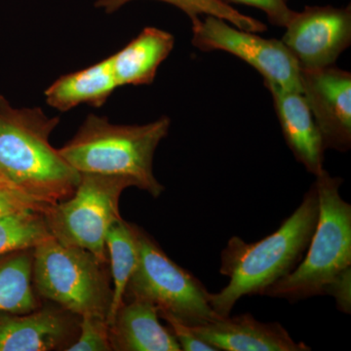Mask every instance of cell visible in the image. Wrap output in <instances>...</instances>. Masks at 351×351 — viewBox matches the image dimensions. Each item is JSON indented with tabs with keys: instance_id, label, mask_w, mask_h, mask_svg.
Returning <instances> with one entry per match:
<instances>
[{
	"instance_id": "obj_2",
	"label": "cell",
	"mask_w": 351,
	"mask_h": 351,
	"mask_svg": "<svg viewBox=\"0 0 351 351\" xmlns=\"http://www.w3.org/2000/svg\"><path fill=\"white\" fill-rule=\"evenodd\" d=\"M319 214L314 184L301 205L269 237L247 243L240 237L228 240L221 252L219 272L230 282L219 293H209L210 306L219 316H228L245 295H263L265 291L295 269L311 237Z\"/></svg>"
},
{
	"instance_id": "obj_23",
	"label": "cell",
	"mask_w": 351,
	"mask_h": 351,
	"mask_svg": "<svg viewBox=\"0 0 351 351\" xmlns=\"http://www.w3.org/2000/svg\"><path fill=\"white\" fill-rule=\"evenodd\" d=\"M159 317L162 318L169 324L170 330L174 335L178 343L184 351H218L214 346L203 341L193 332L191 325L182 322L171 314L158 313Z\"/></svg>"
},
{
	"instance_id": "obj_5",
	"label": "cell",
	"mask_w": 351,
	"mask_h": 351,
	"mask_svg": "<svg viewBox=\"0 0 351 351\" xmlns=\"http://www.w3.org/2000/svg\"><path fill=\"white\" fill-rule=\"evenodd\" d=\"M108 263L54 237L34 249L32 283L38 294L77 317L107 320L112 304Z\"/></svg>"
},
{
	"instance_id": "obj_11",
	"label": "cell",
	"mask_w": 351,
	"mask_h": 351,
	"mask_svg": "<svg viewBox=\"0 0 351 351\" xmlns=\"http://www.w3.org/2000/svg\"><path fill=\"white\" fill-rule=\"evenodd\" d=\"M77 318L59 306L0 313V351L66 350L75 341Z\"/></svg>"
},
{
	"instance_id": "obj_12",
	"label": "cell",
	"mask_w": 351,
	"mask_h": 351,
	"mask_svg": "<svg viewBox=\"0 0 351 351\" xmlns=\"http://www.w3.org/2000/svg\"><path fill=\"white\" fill-rule=\"evenodd\" d=\"M191 328L218 351L311 350L302 341H295L280 323L261 322L249 313L219 316Z\"/></svg>"
},
{
	"instance_id": "obj_17",
	"label": "cell",
	"mask_w": 351,
	"mask_h": 351,
	"mask_svg": "<svg viewBox=\"0 0 351 351\" xmlns=\"http://www.w3.org/2000/svg\"><path fill=\"white\" fill-rule=\"evenodd\" d=\"M112 298L107 322L110 325L122 304L127 284L130 280L138 263V243L135 225L120 218L108 228L106 235Z\"/></svg>"
},
{
	"instance_id": "obj_6",
	"label": "cell",
	"mask_w": 351,
	"mask_h": 351,
	"mask_svg": "<svg viewBox=\"0 0 351 351\" xmlns=\"http://www.w3.org/2000/svg\"><path fill=\"white\" fill-rule=\"evenodd\" d=\"M138 263L130 277L124 302L141 300L158 313L171 314L191 326L219 317L209 302V293L188 270L171 260L159 245L135 225Z\"/></svg>"
},
{
	"instance_id": "obj_19",
	"label": "cell",
	"mask_w": 351,
	"mask_h": 351,
	"mask_svg": "<svg viewBox=\"0 0 351 351\" xmlns=\"http://www.w3.org/2000/svg\"><path fill=\"white\" fill-rule=\"evenodd\" d=\"M51 237L43 211L25 209L0 217V257L34 249Z\"/></svg>"
},
{
	"instance_id": "obj_4",
	"label": "cell",
	"mask_w": 351,
	"mask_h": 351,
	"mask_svg": "<svg viewBox=\"0 0 351 351\" xmlns=\"http://www.w3.org/2000/svg\"><path fill=\"white\" fill-rule=\"evenodd\" d=\"M170 125L167 117L144 125H117L90 114L59 152L80 174L128 178L134 186L157 198L164 186L154 176V154Z\"/></svg>"
},
{
	"instance_id": "obj_25",
	"label": "cell",
	"mask_w": 351,
	"mask_h": 351,
	"mask_svg": "<svg viewBox=\"0 0 351 351\" xmlns=\"http://www.w3.org/2000/svg\"><path fill=\"white\" fill-rule=\"evenodd\" d=\"M0 184H2V186H5L7 188H9L10 189H12V191H16L15 189L12 188V186H11L10 184H9V182L7 181L5 178H4V176L0 173ZM16 193H18V191H16Z\"/></svg>"
},
{
	"instance_id": "obj_1",
	"label": "cell",
	"mask_w": 351,
	"mask_h": 351,
	"mask_svg": "<svg viewBox=\"0 0 351 351\" xmlns=\"http://www.w3.org/2000/svg\"><path fill=\"white\" fill-rule=\"evenodd\" d=\"M343 180L326 170L316 176L319 214L306 258L265 295L291 302L331 295L339 311L351 308V206L339 193Z\"/></svg>"
},
{
	"instance_id": "obj_13",
	"label": "cell",
	"mask_w": 351,
	"mask_h": 351,
	"mask_svg": "<svg viewBox=\"0 0 351 351\" xmlns=\"http://www.w3.org/2000/svg\"><path fill=\"white\" fill-rule=\"evenodd\" d=\"M265 87L274 99L286 144L307 172L316 177L324 170L326 149L304 95L274 85Z\"/></svg>"
},
{
	"instance_id": "obj_16",
	"label": "cell",
	"mask_w": 351,
	"mask_h": 351,
	"mask_svg": "<svg viewBox=\"0 0 351 351\" xmlns=\"http://www.w3.org/2000/svg\"><path fill=\"white\" fill-rule=\"evenodd\" d=\"M110 57L82 71L62 76L45 91L46 103L62 112L86 104L101 107L117 88Z\"/></svg>"
},
{
	"instance_id": "obj_21",
	"label": "cell",
	"mask_w": 351,
	"mask_h": 351,
	"mask_svg": "<svg viewBox=\"0 0 351 351\" xmlns=\"http://www.w3.org/2000/svg\"><path fill=\"white\" fill-rule=\"evenodd\" d=\"M80 336L66 351H110V326L98 317L80 318Z\"/></svg>"
},
{
	"instance_id": "obj_3",
	"label": "cell",
	"mask_w": 351,
	"mask_h": 351,
	"mask_svg": "<svg viewBox=\"0 0 351 351\" xmlns=\"http://www.w3.org/2000/svg\"><path fill=\"white\" fill-rule=\"evenodd\" d=\"M58 124L40 108L15 110L0 100V173L16 191L45 206L71 197L82 178L51 145Z\"/></svg>"
},
{
	"instance_id": "obj_20",
	"label": "cell",
	"mask_w": 351,
	"mask_h": 351,
	"mask_svg": "<svg viewBox=\"0 0 351 351\" xmlns=\"http://www.w3.org/2000/svg\"><path fill=\"white\" fill-rule=\"evenodd\" d=\"M134 0H98L96 7L101 8L107 13H113L122 6ZM165 3L172 4L189 16L191 24L200 20L201 16H214L226 21L234 27L243 31L263 32L267 31V25L250 16L244 15L235 10L232 6L219 0H158Z\"/></svg>"
},
{
	"instance_id": "obj_10",
	"label": "cell",
	"mask_w": 351,
	"mask_h": 351,
	"mask_svg": "<svg viewBox=\"0 0 351 351\" xmlns=\"http://www.w3.org/2000/svg\"><path fill=\"white\" fill-rule=\"evenodd\" d=\"M302 93L320 132L325 149L351 147V73L332 66L301 69Z\"/></svg>"
},
{
	"instance_id": "obj_15",
	"label": "cell",
	"mask_w": 351,
	"mask_h": 351,
	"mask_svg": "<svg viewBox=\"0 0 351 351\" xmlns=\"http://www.w3.org/2000/svg\"><path fill=\"white\" fill-rule=\"evenodd\" d=\"M174 45L175 38L170 32L152 27L143 29L123 49L110 56L119 87L152 84L157 69L169 56Z\"/></svg>"
},
{
	"instance_id": "obj_8",
	"label": "cell",
	"mask_w": 351,
	"mask_h": 351,
	"mask_svg": "<svg viewBox=\"0 0 351 351\" xmlns=\"http://www.w3.org/2000/svg\"><path fill=\"white\" fill-rule=\"evenodd\" d=\"M191 29V43L198 50L225 51L255 69L265 86L302 92L301 68L282 41L263 38L214 16H205Z\"/></svg>"
},
{
	"instance_id": "obj_24",
	"label": "cell",
	"mask_w": 351,
	"mask_h": 351,
	"mask_svg": "<svg viewBox=\"0 0 351 351\" xmlns=\"http://www.w3.org/2000/svg\"><path fill=\"white\" fill-rule=\"evenodd\" d=\"M47 207L0 184V217L25 209L44 212Z\"/></svg>"
},
{
	"instance_id": "obj_14",
	"label": "cell",
	"mask_w": 351,
	"mask_h": 351,
	"mask_svg": "<svg viewBox=\"0 0 351 351\" xmlns=\"http://www.w3.org/2000/svg\"><path fill=\"white\" fill-rule=\"evenodd\" d=\"M115 351H181L172 331L159 322L158 309L141 300L124 302L110 325Z\"/></svg>"
},
{
	"instance_id": "obj_22",
	"label": "cell",
	"mask_w": 351,
	"mask_h": 351,
	"mask_svg": "<svg viewBox=\"0 0 351 351\" xmlns=\"http://www.w3.org/2000/svg\"><path fill=\"white\" fill-rule=\"evenodd\" d=\"M230 5V3L243 4L255 7L263 11L271 25L276 27H286L295 11L288 6V0H219Z\"/></svg>"
},
{
	"instance_id": "obj_7",
	"label": "cell",
	"mask_w": 351,
	"mask_h": 351,
	"mask_svg": "<svg viewBox=\"0 0 351 351\" xmlns=\"http://www.w3.org/2000/svg\"><path fill=\"white\" fill-rule=\"evenodd\" d=\"M130 186L133 182L121 176L82 174L71 197L44 211L51 234L61 243L85 249L101 262L108 263L106 235L121 218L120 196Z\"/></svg>"
},
{
	"instance_id": "obj_18",
	"label": "cell",
	"mask_w": 351,
	"mask_h": 351,
	"mask_svg": "<svg viewBox=\"0 0 351 351\" xmlns=\"http://www.w3.org/2000/svg\"><path fill=\"white\" fill-rule=\"evenodd\" d=\"M34 249L0 257V313H27L40 306L32 283Z\"/></svg>"
},
{
	"instance_id": "obj_9",
	"label": "cell",
	"mask_w": 351,
	"mask_h": 351,
	"mask_svg": "<svg viewBox=\"0 0 351 351\" xmlns=\"http://www.w3.org/2000/svg\"><path fill=\"white\" fill-rule=\"evenodd\" d=\"M281 41L301 69L332 66L351 43V8L306 6L286 25Z\"/></svg>"
}]
</instances>
